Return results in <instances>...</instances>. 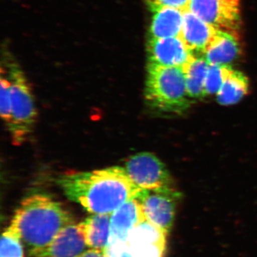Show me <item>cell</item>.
Instances as JSON below:
<instances>
[{
	"label": "cell",
	"mask_w": 257,
	"mask_h": 257,
	"mask_svg": "<svg viewBox=\"0 0 257 257\" xmlns=\"http://www.w3.org/2000/svg\"><path fill=\"white\" fill-rule=\"evenodd\" d=\"M58 184L68 199L91 214H111L143 191L121 167L67 174L58 179Z\"/></svg>",
	"instance_id": "1"
},
{
	"label": "cell",
	"mask_w": 257,
	"mask_h": 257,
	"mask_svg": "<svg viewBox=\"0 0 257 257\" xmlns=\"http://www.w3.org/2000/svg\"><path fill=\"white\" fill-rule=\"evenodd\" d=\"M74 218L60 202L45 194L29 196L15 211L10 227L20 236L31 257L43 251Z\"/></svg>",
	"instance_id": "2"
},
{
	"label": "cell",
	"mask_w": 257,
	"mask_h": 257,
	"mask_svg": "<svg viewBox=\"0 0 257 257\" xmlns=\"http://www.w3.org/2000/svg\"><path fill=\"white\" fill-rule=\"evenodd\" d=\"M145 96L147 104L155 110L183 114L192 102L184 68L148 63Z\"/></svg>",
	"instance_id": "3"
},
{
	"label": "cell",
	"mask_w": 257,
	"mask_h": 257,
	"mask_svg": "<svg viewBox=\"0 0 257 257\" xmlns=\"http://www.w3.org/2000/svg\"><path fill=\"white\" fill-rule=\"evenodd\" d=\"M11 94V122L8 130L15 145H23L33 130L37 113L35 99L23 71L15 62H8Z\"/></svg>",
	"instance_id": "4"
},
{
	"label": "cell",
	"mask_w": 257,
	"mask_h": 257,
	"mask_svg": "<svg viewBox=\"0 0 257 257\" xmlns=\"http://www.w3.org/2000/svg\"><path fill=\"white\" fill-rule=\"evenodd\" d=\"M180 193L172 187L143 190L138 199L147 221L168 234L175 222Z\"/></svg>",
	"instance_id": "5"
},
{
	"label": "cell",
	"mask_w": 257,
	"mask_h": 257,
	"mask_svg": "<svg viewBox=\"0 0 257 257\" xmlns=\"http://www.w3.org/2000/svg\"><path fill=\"white\" fill-rule=\"evenodd\" d=\"M128 177L142 190L172 187L170 172L160 159L149 152L130 157L124 167Z\"/></svg>",
	"instance_id": "6"
},
{
	"label": "cell",
	"mask_w": 257,
	"mask_h": 257,
	"mask_svg": "<svg viewBox=\"0 0 257 257\" xmlns=\"http://www.w3.org/2000/svg\"><path fill=\"white\" fill-rule=\"evenodd\" d=\"M188 9L216 30L239 35L240 0H191Z\"/></svg>",
	"instance_id": "7"
},
{
	"label": "cell",
	"mask_w": 257,
	"mask_h": 257,
	"mask_svg": "<svg viewBox=\"0 0 257 257\" xmlns=\"http://www.w3.org/2000/svg\"><path fill=\"white\" fill-rule=\"evenodd\" d=\"M148 63L184 68L194 58L180 37L149 39L147 45Z\"/></svg>",
	"instance_id": "8"
},
{
	"label": "cell",
	"mask_w": 257,
	"mask_h": 257,
	"mask_svg": "<svg viewBox=\"0 0 257 257\" xmlns=\"http://www.w3.org/2000/svg\"><path fill=\"white\" fill-rule=\"evenodd\" d=\"M166 236L164 231L145 220L132 230L126 242L133 257H164Z\"/></svg>",
	"instance_id": "9"
},
{
	"label": "cell",
	"mask_w": 257,
	"mask_h": 257,
	"mask_svg": "<svg viewBox=\"0 0 257 257\" xmlns=\"http://www.w3.org/2000/svg\"><path fill=\"white\" fill-rule=\"evenodd\" d=\"M79 224L66 226L43 251L35 257H81L89 249Z\"/></svg>",
	"instance_id": "10"
},
{
	"label": "cell",
	"mask_w": 257,
	"mask_h": 257,
	"mask_svg": "<svg viewBox=\"0 0 257 257\" xmlns=\"http://www.w3.org/2000/svg\"><path fill=\"white\" fill-rule=\"evenodd\" d=\"M218 30L203 21L189 9L184 10L180 37L194 56L204 55Z\"/></svg>",
	"instance_id": "11"
},
{
	"label": "cell",
	"mask_w": 257,
	"mask_h": 257,
	"mask_svg": "<svg viewBox=\"0 0 257 257\" xmlns=\"http://www.w3.org/2000/svg\"><path fill=\"white\" fill-rule=\"evenodd\" d=\"M147 220L138 198L130 199L118 208L111 215V229L108 244L126 242L132 230Z\"/></svg>",
	"instance_id": "12"
},
{
	"label": "cell",
	"mask_w": 257,
	"mask_h": 257,
	"mask_svg": "<svg viewBox=\"0 0 257 257\" xmlns=\"http://www.w3.org/2000/svg\"><path fill=\"white\" fill-rule=\"evenodd\" d=\"M241 52L239 35L218 30L203 57L209 64L229 66L237 60Z\"/></svg>",
	"instance_id": "13"
},
{
	"label": "cell",
	"mask_w": 257,
	"mask_h": 257,
	"mask_svg": "<svg viewBox=\"0 0 257 257\" xmlns=\"http://www.w3.org/2000/svg\"><path fill=\"white\" fill-rule=\"evenodd\" d=\"M149 39L170 38L180 36L184 10L162 8L152 12Z\"/></svg>",
	"instance_id": "14"
},
{
	"label": "cell",
	"mask_w": 257,
	"mask_h": 257,
	"mask_svg": "<svg viewBox=\"0 0 257 257\" xmlns=\"http://www.w3.org/2000/svg\"><path fill=\"white\" fill-rule=\"evenodd\" d=\"M111 214H91L79 223L89 248L104 252L109 243Z\"/></svg>",
	"instance_id": "15"
},
{
	"label": "cell",
	"mask_w": 257,
	"mask_h": 257,
	"mask_svg": "<svg viewBox=\"0 0 257 257\" xmlns=\"http://www.w3.org/2000/svg\"><path fill=\"white\" fill-rule=\"evenodd\" d=\"M209 64L204 57L195 56L184 69L186 74V86L191 99H202L206 96L205 86Z\"/></svg>",
	"instance_id": "16"
},
{
	"label": "cell",
	"mask_w": 257,
	"mask_h": 257,
	"mask_svg": "<svg viewBox=\"0 0 257 257\" xmlns=\"http://www.w3.org/2000/svg\"><path fill=\"white\" fill-rule=\"evenodd\" d=\"M248 87L247 77L239 71L232 69L216 94V99L222 105L236 104L247 94Z\"/></svg>",
	"instance_id": "17"
},
{
	"label": "cell",
	"mask_w": 257,
	"mask_h": 257,
	"mask_svg": "<svg viewBox=\"0 0 257 257\" xmlns=\"http://www.w3.org/2000/svg\"><path fill=\"white\" fill-rule=\"evenodd\" d=\"M231 70L229 66L209 64L204 86L206 95L217 94Z\"/></svg>",
	"instance_id": "18"
},
{
	"label": "cell",
	"mask_w": 257,
	"mask_h": 257,
	"mask_svg": "<svg viewBox=\"0 0 257 257\" xmlns=\"http://www.w3.org/2000/svg\"><path fill=\"white\" fill-rule=\"evenodd\" d=\"M0 257H24L23 241L20 236L10 226L2 235Z\"/></svg>",
	"instance_id": "19"
},
{
	"label": "cell",
	"mask_w": 257,
	"mask_h": 257,
	"mask_svg": "<svg viewBox=\"0 0 257 257\" xmlns=\"http://www.w3.org/2000/svg\"><path fill=\"white\" fill-rule=\"evenodd\" d=\"M1 89H0V110L2 119L5 121L6 127L9 126L11 122V94H10V81L7 75L2 73Z\"/></svg>",
	"instance_id": "20"
},
{
	"label": "cell",
	"mask_w": 257,
	"mask_h": 257,
	"mask_svg": "<svg viewBox=\"0 0 257 257\" xmlns=\"http://www.w3.org/2000/svg\"><path fill=\"white\" fill-rule=\"evenodd\" d=\"M150 11L162 8H173L185 10L188 9L191 0H145Z\"/></svg>",
	"instance_id": "21"
},
{
	"label": "cell",
	"mask_w": 257,
	"mask_h": 257,
	"mask_svg": "<svg viewBox=\"0 0 257 257\" xmlns=\"http://www.w3.org/2000/svg\"><path fill=\"white\" fill-rule=\"evenodd\" d=\"M104 253L106 257H133L127 242H115L108 244Z\"/></svg>",
	"instance_id": "22"
},
{
	"label": "cell",
	"mask_w": 257,
	"mask_h": 257,
	"mask_svg": "<svg viewBox=\"0 0 257 257\" xmlns=\"http://www.w3.org/2000/svg\"><path fill=\"white\" fill-rule=\"evenodd\" d=\"M81 257H106L104 252L99 250L89 248Z\"/></svg>",
	"instance_id": "23"
}]
</instances>
